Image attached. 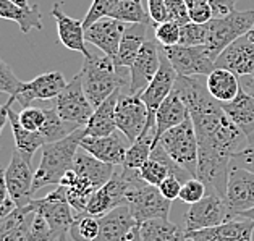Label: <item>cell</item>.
<instances>
[{"label": "cell", "mask_w": 254, "mask_h": 241, "mask_svg": "<svg viewBox=\"0 0 254 241\" xmlns=\"http://www.w3.org/2000/svg\"><path fill=\"white\" fill-rule=\"evenodd\" d=\"M190 117L197 136V178L204 181L207 193L225 197L232 157L250 139L233 125L222 107L209 114Z\"/></svg>", "instance_id": "cell-1"}, {"label": "cell", "mask_w": 254, "mask_h": 241, "mask_svg": "<svg viewBox=\"0 0 254 241\" xmlns=\"http://www.w3.org/2000/svg\"><path fill=\"white\" fill-rule=\"evenodd\" d=\"M127 68H120L109 55L91 54L84 57V63L79 71L81 84L86 97L89 99L92 107H99L101 104L112 96L117 89H123L129 86V75H125Z\"/></svg>", "instance_id": "cell-2"}, {"label": "cell", "mask_w": 254, "mask_h": 241, "mask_svg": "<svg viewBox=\"0 0 254 241\" xmlns=\"http://www.w3.org/2000/svg\"><path fill=\"white\" fill-rule=\"evenodd\" d=\"M84 136V128H78L66 138L55 141V143H47L41 147L42 157L38 170L34 172V193L49 184H60L64 175L73 169L79 143Z\"/></svg>", "instance_id": "cell-3"}, {"label": "cell", "mask_w": 254, "mask_h": 241, "mask_svg": "<svg viewBox=\"0 0 254 241\" xmlns=\"http://www.w3.org/2000/svg\"><path fill=\"white\" fill-rule=\"evenodd\" d=\"M122 172L129 180L127 206L129 207L138 225L151 219H169L172 201L165 199L157 186H152L142 180L139 170H129L122 167Z\"/></svg>", "instance_id": "cell-4"}, {"label": "cell", "mask_w": 254, "mask_h": 241, "mask_svg": "<svg viewBox=\"0 0 254 241\" xmlns=\"http://www.w3.org/2000/svg\"><path fill=\"white\" fill-rule=\"evenodd\" d=\"M157 144L162 146L167 156L177 165L197 178V136L191 117L165 131Z\"/></svg>", "instance_id": "cell-5"}, {"label": "cell", "mask_w": 254, "mask_h": 241, "mask_svg": "<svg viewBox=\"0 0 254 241\" xmlns=\"http://www.w3.org/2000/svg\"><path fill=\"white\" fill-rule=\"evenodd\" d=\"M207 24L206 46L210 55L217 57L241 36L248 34L254 26V10H233L232 13L220 18H212Z\"/></svg>", "instance_id": "cell-6"}, {"label": "cell", "mask_w": 254, "mask_h": 241, "mask_svg": "<svg viewBox=\"0 0 254 241\" xmlns=\"http://www.w3.org/2000/svg\"><path fill=\"white\" fill-rule=\"evenodd\" d=\"M29 207L47 220V224L54 233V241L60 235L70 232V227L73 220H75L73 207L70 206L66 197V188L62 186V184H59L57 189L51 191L41 199H33L29 202Z\"/></svg>", "instance_id": "cell-7"}, {"label": "cell", "mask_w": 254, "mask_h": 241, "mask_svg": "<svg viewBox=\"0 0 254 241\" xmlns=\"http://www.w3.org/2000/svg\"><path fill=\"white\" fill-rule=\"evenodd\" d=\"M54 107L65 121L71 123L76 128H86L91 115L94 114V107L84 94L79 73L54 99Z\"/></svg>", "instance_id": "cell-8"}, {"label": "cell", "mask_w": 254, "mask_h": 241, "mask_svg": "<svg viewBox=\"0 0 254 241\" xmlns=\"http://www.w3.org/2000/svg\"><path fill=\"white\" fill-rule=\"evenodd\" d=\"M165 57L175 68L178 76H207L215 68V59L206 46L162 47Z\"/></svg>", "instance_id": "cell-9"}, {"label": "cell", "mask_w": 254, "mask_h": 241, "mask_svg": "<svg viewBox=\"0 0 254 241\" xmlns=\"http://www.w3.org/2000/svg\"><path fill=\"white\" fill-rule=\"evenodd\" d=\"M232 219L225 197L215 193H207L201 201L191 204L185 212V230L197 232L204 228H212Z\"/></svg>", "instance_id": "cell-10"}, {"label": "cell", "mask_w": 254, "mask_h": 241, "mask_svg": "<svg viewBox=\"0 0 254 241\" xmlns=\"http://www.w3.org/2000/svg\"><path fill=\"white\" fill-rule=\"evenodd\" d=\"M115 120L117 129L127 136L129 143H134L149 121L146 104L139 96L129 94L127 89H122L115 109Z\"/></svg>", "instance_id": "cell-11"}, {"label": "cell", "mask_w": 254, "mask_h": 241, "mask_svg": "<svg viewBox=\"0 0 254 241\" xmlns=\"http://www.w3.org/2000/svg\"><path fill=\"white\" fill-rule=\"evenodd\" d=\"M177 78H178V73L175 71V68L172 66L169 59L165 57L162 47H160L159 70L156 73V76L152 78V81L149 83V86L139 94L142 102H144L147 107V114H149V121H147L146 126H149V128L156 126V112L160 107V104H162L167 99V96L172 92Z\"/></svg>", "instance_id": "cell-12"}, {"label": "cell", "mask_w": 254, "mask_h": 241, "mask_svg": "<svg viewBox=\"0 0 254 241\" xmlns=\"http://www.w3.org/2000/svg\"><path fill=\"white\" fill-rule=\"evenodd\" d=\"M5 184H7L8 196L13 199L18 207H24L33 201L34 194V174L31 172V164L23 159L18 151L11 154L10 164L3 170Z\"/></svg>", "instance_id": "cell-13"}, {"label": "cell", "mask_w": 254, "mask_h": 241, "mask_svg": "<svg viewBox=\"0 0 254 241\" xmlns=\"http://www.w3.org/2000/svg\"><path fill=\"white\" fill-rule=\"evenodd\" d=\"M66 79L60 71H47L36 76L28 83H23L16 91L15 102L23 109L33 106V101H51L66 88Z\"/></svg>", "instance_id": "cell-14"}, {"label": "cell", "mask_w": 254, "mask_h": 241, "mask_svg": "<svg viewBox=\"0 0 254 241\" xmlns=\"http://www.w3.org/2000/svg\"><path fill=\"white\" fill-rule=\"evenodd\" d=\"M225 201L233 219H237L241 212L250 211V209L254 207V174L253 172L245 170V169H241V167L232 164L230 175H228V183H227Z\"/></svg>", "instance_id": "cell-15"}, {"label": "cell", "mask_w": 254, "mask_h": 241, "mask_svg": "<svg viewBox=\"0 0 254 241\" xmlns=\"http://www.w3.org/2000/svg\"><path fill=\"white\" fill-rule=\"evenodd\" d=\"M128 189H129V180L123 175L122 169L115 170L112 178L104 186H101L92 193V196L89 197L88 207H86V212L96 215V217H102V215L110 212L112 209L119 206H125Z\"/></svg>", "instance_id": "cell-16"}, {"label": "cell", "mask_w": 254, "mask_h": 241, "mask_svg": "<svg viewBox=\"0 0 254 241\" xmlns=\"http://www.w3.org/2000/svg\"><path fill=\"white\" fill-rule=\"evenodd\" d=\"M160 66V47L156 41L147 39L144 46L141 47L138 57L134 59L133 65L128 68L129 70V94L139 96L144 91Z\"/></svg>", "instance_id": "cell-17"}, {"label": "cell", "mask_w": 254, "mask_h": 241, "mask_svg": "<svg viewBox=\"0 0 254 241\" xmlns=\"http://www.w3.org/2000/svg\"><path fill=\"white\" fill-rule=\"evenodd\" d=\"M129 144L131 143L127 139V136L117 129L109 136H84L79 147L102 162L117 167L123 164Z\"/></svg>", "instance_id": "cell-18"}, {"label": "cell", "mask_w": 254, "mask_h": 241, "mask_svg": "<svg viewBox=\"0 0 254 241\" xmlns=\"http://www.w3.org/2000/svg\"><path fill=\"white\" fill-rule=\"evenodd\" d=\"M138 228V222L125 204L99 217V235L92 241H127Z\"/></svg>", "instance_id": "cell-19"}, {"label": "cell", "mask_w": 254, "mask_h": 241, "mask_svg": "<svg viewBox=\"0 0 254 241\" xmlns=\"http://www.w3.org/2000/svg\"><path fill=\"white\" fill-rule=\"evenodd\" d=\"M125 29V23L120 20H115V18L110 16L101 18V20H97L89 28L84 29V39L97 49H101L102 54L115 59Z\"/></svg>", "instance_id": "cell-20"}, {"label": "cell", "mask_w": 254, "mask_h": 241, "mask_svg": "<svg viewBox=\"0 0 254 241\" xmlns=\"http://www.w3.org/2000/svg\"><path fill=\"white\" fill-rule=\"evenodd\" d=\"M215 66L227 68L237 76L254 75V41L245 34L233 41L215 60Z\"/></svg>", "instance_id": "cell-21"}, {"label": "cell", "mask_w": 254, "mask_h": 241, "mask_svg": "<svg viewBox=\"0 0 254 241\" xmlns=\"http://www.w3.org/2000/svg\"><path fill=\"white\" fill-rule=\"evenodd\" d=\"M254 220L232 219L224 224L204 228L197 232H187L188 241H253Z\"/></svg>", "instance_id": "cell-22"}, {"label": "cell", "mask_w": 254, "mask_h": 241, "mask_svg": "<svg viewBox=\"0 0 254 241\" xmlns=\"http://www.w3.org/2000/svg\"><path fill=\"white\" fill-rule=\"evenodd\" d=\"M73 170L83 181H86L96 191L112 178L115 174V165L105 164L79 147L75 156V162H73Z\"/></svg>", "instance_id": "cell-23"}, {"label": "cell", "mask_w": 254, "mask_h": 241, "mask_svg": "<svg viewBox=\"0 0 254 241\" xmlns=\"http://www.w3.org/2000/svg\"><path fill=\"white\" fill-rule=\"evenodd\" d=\"M51 13L55 18V23H57V33L62 44L66 49H70V51H75L83 54L84 57H89L91 52L86 49L83 21L64 13V10H60L59 3H54Z\"/></svg>", "instance_id": "cell-24"}, {"label": "cell", "mask_w": 254, "mask_h": 241, "mask_svg": "<svg viewBox=\"0 0 254 241\" xmlns=\"http://www.w3.org/2000/svg\"><path fill=\"white\" fill-rule=\"evenodd\" d=\"M190 117L188 107L185 104L180 91L173 86V89L165 101L160 104V107L156 112V139H154V146L159 143L160 136L170 128L178 126Z\"/></svg>", "instance_id": "cell-25"}, {"label": "cell", "mask_w": 254, "mask_h": 241, "mask_svg": "<svg viewBox=\"0 0 254 241\" xmlns=\"http://www.w3.org/2000/svg\"><path fill=\"white\" fill-rule=\"evenodd\" d=\"M220 106L233 125L240 131H243L246 138L251 141L254 134V96L241 89L233 101L220 104Z\"/></svg>", "instance_id": "cell-26"}, {"label": "cell", "mask_w": 254, "mask_h": 241, "mask_svg": "<svg viewBox=\"0 0 254 241\" xmlns=\"http://www.w3.org/2000/svg\"><path fill=\"white\" fill-rule=\"evenodd\" d=\"M122 89H117L112 96H109L99 107L94 109V114L86 125V136H109L117 131L115 109L119 102Z\"/></svg>", "instance_id": "cell-27"}, {"label": "cell", "mask_w": 254, "mask_h": 241, "mask_svg": "<svg viewBox=\"0 0 254 241\" xmlns=\"http://www.w3.org/2000/svg\"><path fill=\"white\" fill-rule=\"evenodd\" d=\"M147 33V23H133L131 26L125 29L122 36L119 52L115 55V65L120 68H129L133 65L134 59L138 57L141 47L144 46Z\"/></svg>", "instance_id": "cell-28"}, {"label": "cell", "mask_w": 254, "mask_h": 241, "mask_svg": "<svg viewBox=\"0 0 254 241\" xmlns=\"http://www.w3.org/2000/svg\"><path fill=\"white\" fill-rule=\"evenodd\" d=\"M206 84L210 96L220 104L233 101L241 91L240 76L235 75L233 71L227 70V68H220V66H215L206 76Z\"/></svg>", "instance_id": "cell-29"}, {"label": "cell", "mask_w": 254, "mask_h": 241, "mask_svg": "<svg viewBox=\"0 0 254 241\" xmlns=\"http://www.w3.org/2000/svg\"><path fill=\"white\" fill-rule=\"evenodd\" d=\"M0 18L15 21L23 34H28L31 29H42V15L39 5L36 3L31 7H21L11 0H0Z\"/></svg>", "instance_id": "cell-30"}, {"label": "cell", "mask_w": 254, "mask_h": 241, "mask_svg": "<svg viewBox=\"0 0 254 241\" xmlns=\"http://www.w3.org/2000/svg\"><path fill=\"white\" fill-rule=\"evenodd\" d=\"M8 123L11 126V133H13L16 151L21 154L26 162L31 164L36 151L41 149L46 144L44 138H42V134L39 131H29V129L24 128L20 123V119H18V112H15L13 109L10 110Z\"/></svg>", "instance_id": "cell-31"}, {"label": "cell", "mask_w": 254, "mask_h": 241, "mask_svg": "<svg viewBox=\"0 0 254 241\" xmlns=\"http://www.w3.org/2000/svg\"><path fill=\"white\" fill-rule=\"evenodd\" d=\"M154 139H156V126L154 128L146 126L144 131L139 134V138L134 143L129 144L125 160H123V164L120 167H125V169L129 170H139L144 165L146 160H149L151 157Z\"/></svg>", "instance_id": "cell-32"}, {"label": "cell", "mask_w": 254, "mask_h": 241, "mask_svg": "<svg viewBox=\"0 0 254 241\" xmlns=\"http://www.w3.org/2000/svg\"><path fill=\"white\" fill-rule=\"evenodd\" d=\"M44 114H46V119L39 129V133L42 134V138H44L46 144L64 139L68 134H71L75 131V129H78L75 125H71V123H68L62 119L57 114V110H55V107L44 109Z\"/></svg>", "instance_id": "cell-33"}, {"label": "cell", "mask_w": 254, "mask_h": 241, "mask_svg": "<svg viewBox=\"0 0 254 241\" xmlns=\"http://www.w3.org/2000/svg\"><path fill=\"white\" fill-rule=\"evenodd\" d=\"M183 228L172 224L169 219H151L139 224V237L142 241H170Z\"/></svg>", "instance_id": "cell-34"}, {"label": "cell", "mask_w": 254, "mask_h": 241, "mask_svg": "<svg viewBox=\"0 0 254 241\" xmlns=\"http://www.w3.org/2000/svg\"><path fill=\"white\" fill-rule=\"evenodd\" d=\"M68 235L75 241H92L99 235V217L89 212H75V220Z\"/></svg>", "instance_id": "cell-35"}, {"label": "cell", "mask_w": 254, "mask_h": 241, "mask_svg": "<svg viewBox=\"0 0 254 241\" xmlns=\"http://www.w3.org/2000/svg\"><path fill=\"white\" fill-rule=\"evenodd\" d=\"M110 18L120 20L123 23H147L149 24L151 16L149 13L142 8L141 0H122L119 3V7L115 8V11Z\"/></svg>", "instance_id": "cell-36"}, {"label": "cell", "mask_w": 254, "mask_h": 241, "mask_svg": "<svg viewBox=\"0 0 254 241\" xmlns=\"http://www.w3.org/2000/svg\"><path fill=\"white\" fill-rule=\"evenodd\" d=\"M154 36H156V41L162 47L178 46L180 38H182V24L172 20L157 23L156 28H154Z\"/></svg>", "instance_id": "cell-37"}, {"label": "cell", "mask_w": 254, "mask_h": 241, "mask_svg": "<svg viewBox=\"0 0 254 241\" xmlns=\"http://www.w3.org/2000/svg\"><path fill=\"white\" fill-rule=\"evenodd\" d=\"M122 0H92L91 7L86 13L83 24H84V29L89 28L92 23H96L97 20L101 18H107L110 16L115 11V8L119 7V3Z\"/></svg>", "instance_id": "cell-38"}, {"label": "cell", "mask_w": 254, "mask_h": 241, "mask_svg": "<svg viewBox=\"0 0 254 241\" xmlns=\"http://www.w3.org/2000/svg\"><path fill=\"white\" fill-rule=\"evenodd\" d=\"M207 39V24H199L190 21L182 26V38L180 44L182 46H204Z\"/></svg>", "instance_id": "cell-39"}, {"label": "cell", "mask_w": 254, "mask_h": 241, "mask_svg": "<svg viewBox=\"0 0 254 241\" xmlns=\"http://www.w3.org/2000/svg\"><path fill=\"white\" fill-rule=\"evenodd\" d=\"M206 194H207V188H206V184H204V181L193 177V178H188V180L183 183L178 199L191 206V204L201 201Z\"/></svg>", "instance_id": "cell-40"}, {"label": "cell", "mask_w": 254, "mask_h": 241, "mask_svg": "<svg viewBox=\"0 0 254 241\" xmlns=\"http://www.w3.org/2000/svg\"><path fill=\"white\" fill-rule=\"evenodd\" d=\"M23 81L16 78L13 70L7 65V61L0 59V94L15 96L16 91L21 88Z\"/></svg>", "instance_id": "cell-41"}, {"label": "cell", "mask_w": 254, "mask_h": 241, "mask_svg": "<svg viewBox=\"0 0 254 241\" xmlns=\"http://www.w3.org/2000/svg\"><path fill=\"white\" fill-rule=\"evenodd\" d=\"M18 119H20L21 125L26 129H29V131H39L42 123H44L46 114H44V109L31 106V107L23 109L21 112H18Z\"/></svg>", "instance_id": "cell-42"}, {"label": "cell", "mask_w": 254, "mask_h": 241, "mask_svg": "<svg viewBox=\"0 0 254 241\" xmlns=\"http://www.w3.org/2000/svg\"><path fill=\"white\" fill-rule=\"evenodd\" d=\"M165 5H167V13H169V20L177 21L182 26L190 23V13L185 0H165Z\"/></svg>", "instance_id": "cell-43"}, {"label": "cell", "mask_w": 254, "mask_h": 241, "mask_svg": "<svg viewBox=\"0 0 254 241\" xmlns=\"http://www.w3.org/2000/svg\"><path fill=\"white\" fill-rule=\"evenodd\" d=\"M232 164L238 165L245 170H250L254 174V141H250L243 149L233 154Z\"/></svg>", "instance_id": "cell-44"}, {"label": "cell", "mask_w": 254, "mask_h": 241, "mask_svg": "<svg viewBox=\"0 0 254 241\" xmlns=\"http://www.w3.org/2000/svg\"><path fill=\"white\" fill-rule=\"evenodd\" d=\"M182 186H183V181L180 180V178L173 177V175H169L165 178V180L159 184V191L162 193V196L165 199L169 201H175L180 197V191H182Z\"/></svg>", "instance_id": "cell-45"}, {"label": "cell", "mask_w": 254, "mask_h": 241, "mask_svg": "<svg viewBox=\"0 0 254 241\" xmlns=\"http://www.w3.org/2000/svg\"><path fill=\"white\" fill-rule=\"evenodd\" d=\"M147 13L151 16V21L162 23L169 20V13H167L165 0H147Z\"/></svg>", "instance_id": "cell-46"}, {"label": "cell", "mask_w": 254, "mask_h": 241, "mask_svg": "<svg viewBox=\"0 0 254 241\" xmlns=\"http://www.w3.org/2000/svg\"><path fill=\"white\" fill-rule=\"evenodd\" d=\"M190 13V21L193 23H199V24H206L214 18V11L210 3H202L197 5V7H193L188 10Z\"/></svg>", "instance_id": "cell-47"}, {"label": "cell", "mask_w": 254, "mask_h": 241, "mask_svg": "<svg viewBox=\"0 0 254 241\" xmlns=\"http://www.w3.org/2000/svg\"><path fill=\"white\" fill-rule=\"evenodd\" d=\"M237 2L238 0H209L210 7H212V11H214V18H220V16L232 13Z\"/></svg>", "instance_id": "cell-48"}, {"label": "cell", "mask_w": 254, "mask_h": 241, "mask_svg": "<svg viewBox=\"0 0 254 241\" xmlns=\"http://www.w3.org/2000/svg\"><path fill=\"white\" fill-rule=\"evenodd\" d=\"M13 104H15L13 96H10L7 104H0V134H2L3 126L7 125V121L10 119V110H11V106H13Z\"/></svg>", "instance_id": "cell-49"}, {"label": "cell", "mask_w": 254, "mask_h": 241, "mask_svg": "<svg viewBox=\"0 0 254 241\" xmlns=\"http://www.w3.org/2000/svg\"><path fill=\"white\" fill-rule=\"evenodd\" d=\"M240 86H241V89L248 92V94L254 96V75L241 76L240 78Z\"/></svg>", "instance_id": "cell-50"}, {"label": "cell", "mask_w": 254, "mask_h": 241, "mask_svg": "<svg viewBox=\"0 0 254 241\" xmlns=\"http://www.w3.org/2000/svg\"><path fill=\"white\" fill-rule=\"evenodd\" d=\"M8 197H10L8 189H7V184H5V177H3V170H2L0 172V207L3 206Z\"/></svg>", "instance_id": "cell-51"}, {"label": "cell", "mask_w": 254, "mask_h": 241, "mask_svg": "<svg viewBox=\"0 0 254 241\" xmlns=\"http://www.w3.org/2000/svg\"><path fill=\"white\" fill-rule=\"evenodd\" d=\"M238 217H243V219H250V220H254V207L250 209V211H245V212H241Z\"/></svg>", "instance_id": "cell-52"}, {"label": "cell", "mask_w": 254, "mask_h": 241, "mask_svg": "<svg viewBox=\"0 0 254 241\" xmlns=\"http://www.w3.org/2000/svg\"><path fill=\"white\" fill-rule=\"evenodd\" d=\"M11 2H15V3H18V5H21V7H31L28 0H11Z\"/></svg>", "instance_id": "cell-53"}, {"label": "cell", "mask_w": 254, "mask_h": 241, "mask_svg": "<svg viewBox=\"0 0 254 241\" xmlns=\"http://www.w3.org/2000/svg\"><path fill=\"white\" fill-rule=\"evenodd\" d=\"M127 241H142L141 237H139V228H138V232H136V233L133 235V237L129 238V240H127Z\"/></svg>", "instance_id": "cell-54"}, {"label": "cell", "mask_w": 254, "mask_h": 241, "mask_svg": "<svg viewBox=\"0 0 254 241\" xmlns=\"http://www.w3.org/2000/svg\"><path fill=\"white\" fill-rule=\"evenodd\" d=\"M55 241H68V233H64V235H60V237L55 240Z\"/></svg>", "instance_id": "cell-55"}, {"label": "cell", "mask_w": 254, "mask_h": 241, "mask_svg": "<svg viewBox=\"0 0 254 241\" xmlns=\"http://www.w3.org/2000/svg\"><path fill=\"white\" fill-rule=\"evenodd\" d=\"M248 36H250V39H251V41H254V26L251 28L250 33H248Z\"/></svg>", "instance_id": "cell-56"}, {"label": "cell", "mask_w": 254, "mask_h": 241, "mask_svg": "<svg viewBox=\"0 0 254 241\" xmlns=\"http://www.w3.org/2000/svg\"><path fill=\"white\" fill-rule=\"evenodd\" d=\"M0 172H2V169H0Z\"/></svg>", "instance_id": "cell-57"}]
</instances>
